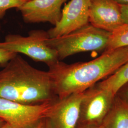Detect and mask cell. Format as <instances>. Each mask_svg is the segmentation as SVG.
<instances>
[{
	"mask_svg": "<svg viewBox=\"0 0 128 128\" xmlns=\"http://www.w3.org/2000/svg\"><path fill=\"white\" fill-rule=\"evenodd\" d=\"M76 128H102L101 126H80L77 127Z\"/></svg>",
	"mask_w": 128,
	"mask_h": 128,
	"instance_id": "20",
	"label": "cell"
},
{
	"mask_svg": "<svg viewBox=\"0 0 128 128\" xmlns=\"http://www.w3.org/2000/svg\"><path fill=\"white\" fill-rule=\"evenodd\" d=\"M92 0H70L62 10L61 17L47 32L50 38L67 35L89 24Z\"/></svg>",
	"mask_w": 128,
	"mask_h": 128,
	"instance_id": "7",
	"label": "cell"
},
{
	"mask_svg": "<svg viewBox=\"0 0 128 128\" xmlns=\"http://www.w3.org/2000/svg\"><path fill=\"white\" fill-rule=\"evenodd\" d=\"M0 128H16V127H14L13 126H12V125H10V124H7V123H5V124H4V126H2V127Z\"/></svg>",
	"mask_w": 128,
	"mask_h": 128,
	"instance_id": "19",
	"label": "cell"
},
{
	"mask_svg": "<svg viewBox=\"0 0 128 128\" xmlns=\"http://www.w3.org/2000/svg\"><path fill=\"white\" fill-rule=\"evenodd\" d=\"M128 82V61L118 69L114 73L106 78L97 85L116 94L117 92L124 84Z\"/></svg>",
	"mask_w": 128,
	"mask_h": 128,
	"instance_id": "12",
	"label": "cell"
},
{
	"mask_svg": "<svg viewBox=\"0 0 128 128\" xmlns=\"http://www.w3.org/2000/svg\"><path fill=\"white\" fill-rule=\"evenodd\" d=\"M121 48H128V25L111 33L106 50Z\"/></svg>",
	"mask_w": 128,
	"mask_h": 128,
	"instance_id": "13",
	"label": "cell"
},
{
	"mask_svg": "<svg viewBox=\"0 0 128 128\" xmlns=\"http://www.w3.org/2000/svg\"><path fill=\"white\" fill-rule=\"evenodd\" d=\"M52 102L28 105L0 98V118L16 128H35L46 117Z\"/></svg>",
	"mask_w": 128,
	"mask_h": 128,
	"instance_id": "6",
	"label": "cell"
},
{
	"mask_svg": "<svg viewBox=\"0 0 128 128\" xmlns=\"http://www.w3.org/2000/svg\"><path fill=\"white\" fill-rule=\"evenodd\" d=\"M115 94L97 83L83 92L78 126H100L108 114Z\"/></svg>",
	"mask_w": 128,
	"mask_h": 128,
	"instance_id": "5",
	"label": "cell"
},
{
	"mask_svg": "<svg viewBox=\"0 0 128 128\" xmlns=\"http://www.w3.org/2000/svg\"><path fill=\"white\" fill-rule=\"evenodd\" d=\"M16 55V54L0 48V65L3 66Z\"/></svg>",
	"mask_w": 128,
	"mask_h": 128,
	"instance_id": "16",
	"label": "cell"
},
{
	"mask_svg": "<svg viewBox=\"0 0 128 128\" xmlns=\"http://www.w3.org/2000/svg\"><path fill=\"white\" fill-rule=\"evenodd\" d=\"M122 17L125 23L128 25V4H120Z\"/></svg>",
	"mask_w": 128,
	"mask_h": 128,
	"instance_id": "17",
	"label": "cell"
},
{
	"mask_svg": "<svg viewBox=\"0 0 128 128\" xmlns=\"http://www.w3.org/2000/svg\"><path fill=\"white\" fill-rule=\"evenodd\" d=\"M82 96L76 93L53 101L45 117L50 128H77Z\"/></svg>",
	"mask_w": 128,
	"mask_h": 128,
	"instance_id": "8",
	"label": "cell"
},
{
	"mask_svg": "<svg viewBox=\"0 0 128 128\" xmlns=\"http://www.w3.org/2000/svg\"><path fill=\"white\" fill-rule=\"evenodd\" d=\"M2 66L0 71V98L39 105L58 97L49 72L33 68L18 54Z\"/></svg>",
	"mask_w": 128,
	"mask_h": 128,
	"instance_id": "2",
	"label": "cell"
},
{
	"mask_svg": "<svg viewBox=\"0 0 128 128\" xmlns=\"http://www.w3.org/2000/svg\"><path fill=\"white\" fill-rule=\"evenodd\" d=\"M89 22L111 33L127 25L122 18L120 4L115 0H92Z\"/></svg>",
	"mask_w": 128,
	"mask_h": 128,
	"instance_id": "9",
	"label": "cell"
},
{
	"mask_svg": "<svg viewBox=\"0 0 128 128\" xmlns=\"http://www.w3.org/2000/svg\"><path fill=\"white\" fill-rule=\"evenodd\" d=\"M111 33L91 24L67 35L56 38H47L46 44L56 51L59 60L78 53L107 50Z\"/></svg>",
	"mask_w": 128,
	"mask_h": 128,
	"instance_id": "3",
	"label": "cell"
},
{
	"mask_svg": "<svg viewBox=\"0 0 128 128\" xmlns=\"http://www.w3.org/2000/svg\"><path fill=\"white\" fill-rule=\"evenodd\" d=\"M115 96L128 106V82L120 87Z\"/></svg>",
	"mask_w": 128,
	"mask_h": 128,
	"instance_id": "15",
	"label": "cell"
},
{
	"mask_svg": "<svg viewBox=\"0 0 128 128\" xmlns=\"http://www.w3.org/2000/svg\"><path fill=\"white\" fill-rule=\"evenodd\" d=\"M102 128H128V106L115 96Z\"/></svg>",
	"mask_w": 128,
	"mask_h": 128,
	"instance_id": "11",
	"label": "cell"
},
{
	"mask_svg": "<svg viewBox=\"0 0 128 128\" xmlns=\"http://www.w3.org/2000/svg\"><path fill=\"white\" fill-rule=\"evenodd\" d=\"M27 0V1H28V0Z\"/></svg>",
	"mask_w": 128,
	"mask_h": 128,
	"instance_id": "23",
	"label": "cell"
},
{
	"mask_svg": "<svg viewBox=\"0 0 128 128\" xmlns=\"http://www.w3.org/2000/svg\"><path fill=\"white\" fill-rule=\"evenodd\" d=\"M6 122H5L4 121L2 120V119L0 118V128H1L2 126L4 125V124H5Z\"/></svg>",
	"mask_w": 128,
	"mask_h": 128,
	"instance_id": "22",
	"label": "cell"
},
{
	"mask_svg": "<svg viewBox=\"0 0 128 128\" xmlns=\"http://www.w3.org/2000/svg\"><path fill=\"white\" fill-rule=\"evenodd\" d=\"M128 61V48L105 50L94 60L72 64L58 61L49 68L56 96L81 93L109 76Z\"/></svg>",
	"mask_w": 128,
	"mask_h": 128,
	"instance_id": "1",
	"label": "cell"
},
{
	"mask_svg": "<svg viewBox=\"0 0 128 128\" xmlns=\"http://www.w3.org/2000/svg\"><path fill=\"white\" fill-rule=\"evenodd\" d=\"M48 36L42 30H33L28 36L10 34L0 42V48L16 54L26 55L35 61L44 63L48 68L60 61L56 51L46 44Z\"/></svg>",
	"mask_w": 128,
	"mask_h": 128,
	"instance_id": "4",
	"label": "cell"
},
{
	"mask_svg": "<svg viewBox=\"0 0 128 128\" xmlns=\"http://www.w3.org/2000/svg\"><path fill=\"white\" fill-rule=\"evenodd\" d=\"M35 128H50L48 120L46 118L42 119Z\"/></svg>",
	"mask_w": 128,
	"mask_h": 128,
	"instance_id": "18",
	"label": "cell"
},
{
	"mask_svg": "<svg viewBox=\"0 0 128 128\" xmlns=\"http://www.w3.org/2000/svg\"><path fill=\"white\" fill-rule=\"evenodd\" d=\"M122 4H128V0H115Z\"/></svg>",
	"mask_w": 128,
	"mask_h": 128,
	"instance_id": "21",
	"label": "cell"
},
{
	"mask_svg": "<svg viewBox=\"0 0 128 128\" xmlns=\"http://www.w3.org/2000/svg\"><path fill=\"white\" fill-rule=\"evenodd\" d=\"M26 2V0H0V20L4 18L8 10L18 9Z\"/></svg>",
	"mask_w": 128,
	"mask_h": 128,
	"instance_id": "14",
	"label": "cell"
},
{
	"mask_svg": "<svg viewBox=\"0 0 128 128\" xmlns=\"http://www.w3.org/2000/svg\"><path fill=\"white\" fill-rule=\"evenodd\" d=\"M67 0H30L18 10L28 23L49 22L54 25L61 17V7Z\"/></svg>",
	"mask_w": 128,
	"mask_h": 128,
	"instance_id": "10",
	"label": "cell"
}]
</instances>
